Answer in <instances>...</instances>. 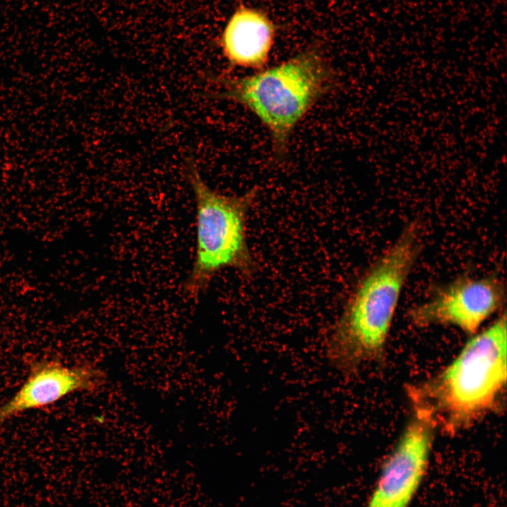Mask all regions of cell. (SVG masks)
<instances>
[{
  "label": "cell",
  "mask_w": 507,
  "mask_h": 507,
  "mask_svg": "<svg viewBox=\"0 0 507 507\" xmlns=\"http://www.w3.org/2000/svg\"><path fill=\"white\" fill-rule=\"evenodd\" d=\"M420 220L409 221L357 282L327 339L326 355L343 375L379 361L404 286L423 248Z\"/></svg>",
  "instance_id": "1"
},
{
  "label": "cell",
  "mask_w": 507,
  "mask_h": 507,
  "mask_svg": "<svg viewBox=\"0 0 507 507\" xmlns=\"http://www.w3.org/2000/svg\"><path fill=\"white\" fill-rule=\"evenodd\" d=\"M210 79L220 87L211 97L242 106L265 128L275 165L286 161L295 129L337 82V73L315 44L252 74Z\"/></svg>",
  "instance_id": "2"
},
{
  "label": "cell",
  "mask_w": 507,
  "mask_h": 507,
  "mask_svg": "<svg viewBox=\"0 0 507 507\" xmlns=\"http://www.w3.org/2000/svg\"><path fill=\"white\" fill-rule=\"evenodd\" d=\"M506 313L465 344L443 370L407 386L413 409L430 413L444 434H458L496 411L506 385Z\"/></svg>",
  "instance_id": "3"
},
{
  "label": "cell",
  "mask_w": 507,
  "mask_h": 507,
  "mask_svg": "<svg viewBox=\"0 0 507 507\" xmlns=\"http://www.w3.org/2000/svg\"><path fill=\"white\" fill-rule=\"evenodd\" d=\"M185 175L196 206V246L192 268L184 282L187 295L196 298L221 270L232 268L250 277L256 263L248 244L246 223L258 187L239 195L225 194L211 188L192 159Z\"/></svg>",
  "instance_id": "4"
},
{
  "label": "cell",
  "mask_w": 507,
  "mask_h": 507,
  "mask_svg": "<svg viewBox=\"0 0 507 507\" xmlns=\"http://www.w3.org/2000/svg\"><path fill=\"white\" fill-rule=\"evenodd\" d=\"M506 299L505 283L495 275L463 274L434 287L425 301L408 310V318L416 327L452 326L474 335L502 310Z\"/></svg>",
  "instance_id": "5"
},
{
  "label": "cell",
  "mask_w": 507,
  "mask_h": 507,
  "mask_svg": "<svg viewBox=\"0 0 507 507\" xmlns=\"http://www.w3.org/2000/svg\"><path fill=\"white\" fill-rule=\"evenodd\" d=\"M436 421L423 410L413 415L386 460L367 507H408L425 474Z\"/></svg>",
  "instance_id": "6"
},
{
  "label": "cell",
  "mask_w": 507,
  "mask_h": 507,
  "mask_svg": "<svg viewBox=\"0 0 507 507\" xmlns=\"http://www.w3.org/2000/svg\"><path fill=\"white\" fill-rule=\"evenodd\" d=\"M106 380L104 371L91 363L68 365L56 359L35 361L18 390L0 405V429L20 413L47 407L75 393L94 392Z\"/></svg>",
  "instance_id": "7"
},
{
  "label": "cell",
  "mask_w": 507,
  "mask_h": 507,
  "mask_svg": "<svg viewBox=\"0 0 507 507\" xmlns=\"http://www.w3.org/2000/svg\"><path fill=\"white\" fill-rule=\"evenodd\" d=\"M276 28L262 11L240 6L227 22L220 46L228 66L255 71L268 66Z\"/></svg>",
  "instance_id": "8"
}]
</instances>
